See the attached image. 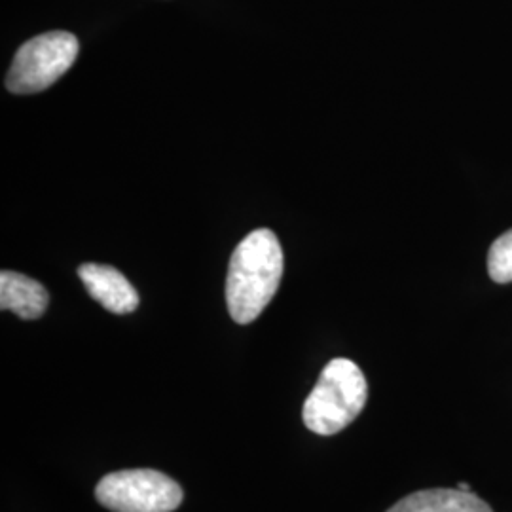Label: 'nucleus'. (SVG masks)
Returning a JSON list of instances; mask_svg holds the SVG:
<instances>
[{"label": "nucleus", "instance_id": "1", "mask_svg": "<svg viewBox=\"0 0 512 512\" xmlns=\"http://www.w3.org/2000/svg\"><path fill=\"white\" fill-rule=\"evenodd\" d=\"M283 277V249L272 230H255L230 258L226 304L232 319L249 325L272 302Z\"/></svg>", "mask_w": 512, "mask_h": 512}, {"label": "nucleus", "instance_id": "2", "mask_svg": "<svg viewBox=\"0 0 512 512\" xmlns=\"http://www.w3.org/2000/svg\"><path fill=\"white\" fill-rule=\"evenodd\" d=\"M368 384L359 366L349 359H332L302 408V420L311 433L332 437L363 412Z\"/></svg>", "mask_w": 512, "mask_h": 512}, {"label": "nucleus", "instance_id": "3", "mask_svg": "<svg viewBox=\"0 0 512 512\" xmlns=\"http://www.w3.org/2000/svg\"><path fill=\"white\" fill-rule=\"evenodd\" d=\"M78 50V38L65 31L31 38L14 57L6 76V88L21 95L44 92L73 67Z\"/></svg>", "mask_w": 512, "mask_h": 512}, {"label": "nucleus", "instance_id": "4", "mask_svg": "<svg viewBox=\"0 0 512 512\" xmlns=\"http://www.w3.org/2000/svg\"><path fill=\"white\" fill-rule=\"evenodd\" d=\"M95 499L112 512H173L183 503V490L160 471L129 469L103 476Z\"/></svg>", "mask_w": 512, "mask_h": 512}, {"label": "nucleus", "instance_id": "5", "mask_svg": "<svg viewBox=\"0 0 512 512\" xmlns=\"http://www.w3.org/2000/svg\"><path fill=\"white\" fill-rule=\"evenodd\" d=\"M78 275L90 293L105 310L116 315H126L137 310L139 294L124 274L105 264H82Z\"/></svg>", "mask_w": 512, "mask_h": 512}, {"label": "nucleus", "instance_id": "6", "mask_svg": "<svg viewBox=\"0 0 512 512\" xmlns=\"http://www.w3.org/2000/svg\"><path fill=\"white\" fill-rule=\"evenodd\" d=\"M50 294L35 279L4 270L0 274V308L14 311L21 319H38L48 310Z\"/></svg>", "mask_w": 512, "mask_h": 512}, {"label": "nucleus", "instance_id": "7", "mask_svg": "<svg viewBox=\"0 0 512 512\" xmlns=\"http://www.w3.org/2000/svg\"><path fill=\"white\" fill-rule=\"evenodd\" d=\"M387 512H494L492 507L471 490H421L406 495Z\"/></svg>", "mask_w": 512, "mask_h": 512}, {"label": "nucleus", "instance_id": "8", "mask_svg": "<svg viewBox=\"0 0 512 512\" xmlns=\"http://www.w3.org/2000/svg\"><path fill=\"white\" fill-rule=\"evenodd\" d=\"M488 272L495 283L512 281V230L495 239L488 253Z\"/></svg>", "mask_w": 512, "mask_h": 512}]
</instances>
